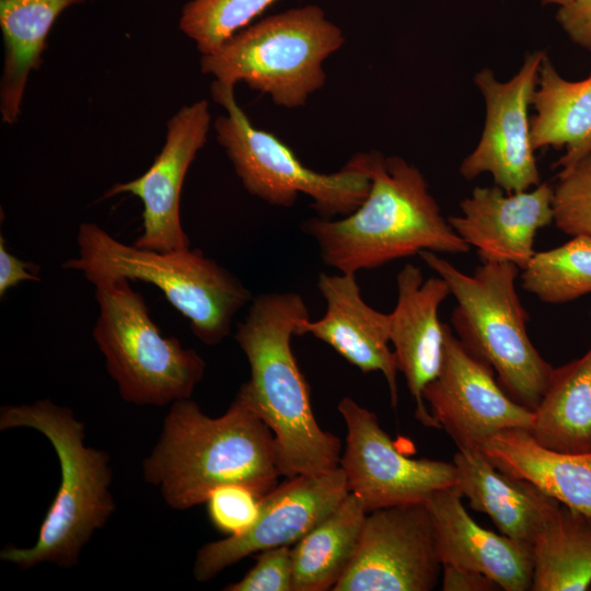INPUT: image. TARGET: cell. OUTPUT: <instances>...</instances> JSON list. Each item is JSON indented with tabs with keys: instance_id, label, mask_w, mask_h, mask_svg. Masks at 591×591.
Returning <instances> with one entry per match:
<instances>
[{
	"instance_id": "1",
	"label": "cell",
	"mask_w": 591,
	"mask_h": 591,
	"mask_svg": "<svg viewBox=\"0 0 591 591\" xmlns=\"http://www.w3.org/2000/svg\"><path fill=\"white\" fill-rule=\"evenodd\" d=\"M308 317L299 293H264L252 299L234 334L251 372L237 394L271 430L280 475L288 478L329 472L341 457L340 439L323 430L314 417L309 386L291 348L299 322Z\"/></svg>"
},
{
	"instance_id": "2",
	"label": "cell",
	"mask_w": 591,
	"mask_h": 591,
	"mask_svg": "<svg viewBox=\"0 0 591 591\" xmlns=\"http://www.w3.org/2000/svg\"><path fill=\"white\" fill-rule=\"evenodd\" d=\"M142 474L175 510L204 503L229 484L263 497L280 476L271 430L239 394L217 418L190 398L172 403Z\"/></svg>"
},
{
	"instance_id": "3",
	"label": "cell",
	"mask_w": 591,
	"mask_h": 591,
	"mask_svg": "<svg viewBox=\"0 0 591 591\" xmlns=\"http://www.w3.org/2000/svg\"><path fill=\"white\" fill-rule=\"evenodd\" d=\"M363 161L371 184L362 204L338 219L312 218L301 225L316 242L324 264L356 275L422 251H470L416 166L378 152L363 153Z\"/></svg>"
},
{
	"instance_id": "4",
	"label": "cell",
	"mask_w": 591,
	"mask_h": 591,
	"mask_svg": "<svg viewBox=\"0 0 591 591\" xmlns=\"http://www.w3.org/2000/svg\"><path fill=\"white\" fill-rule=\"evenodd\" d=\"M19 427L37 430L50 442L59 461L60 482L35 544L27 548L8 545L0 552V559L20 569L43 563L72 568L93 533L115 510L109 456L85 445L84 422L70 408L48 398L2 406L0 429Z\"/></svg>"
},
{
	"instance_id": "5",
	"label": "cell",
	"mask_w": 591,
	"mask_h": 591,
	"mask_svg": "<svg viewBox=\"0 0 591 591\" xmlns=\"http://www.w3.org/2000/svg\"><path fill=\"white\" fill-rule=\"evenodd\" d=\"M79 255L62 264L99 280H140L158 287L206 345L221 343L234 315L252 301L251 291L233 274L199 250L157 252L125 244L93 222L79 227Z\"/></svg>"
},
{
	"instance_id": "6",
	"label": "cell",
	"mask_w": 591,
	"mask_h": 591,
	"mask_svg": "<svg viewBox=\"0 0 591 591\" xmlns=\"http://www.w3.org/2000/svg\"><path fill=\"white\" fill-rule=\"evenodd\" d=\"M419 256L456 300L452 323L460 340L493 368L513 399L534 410L554 368L529 337L528 314L515 288L521 269L508 262H482L467 275L434 252Z\"/></svg>"
},
{
	"instance_id": "7",
	"label": "cell",
	"mask_w": 591,
	"mask_h": 591,
	"mask_svg": "<svg viewBox=\"0 0 591 591\" xmlns=\"http://www.w3.org/2000/svg\"><path fill=\"white\" fill-rule=\"evenodd\" d=\"M344 43L323 9L309 4L250 24L202 55L200 69L215 81L243 82L278 106L297 108L325 84L324 61Z\"/></svg>"
},
{
	"instance_id": "8",
	"label": "cell",
	"mask_w": 591,
	"mask_h": 591,
	"mask_svg": "<svg viewBox=\"0 0 591 591\" xmlns=\"http://www.w3.org/2000/svg\"><path fill=\"white\" fill-rule=\"evenodd\" d=\"M130 280H99V316L92 335L121 398L136 405L165 406L190 398L206 363L175 337H164L144 298Z\"/></svg>"
},
{
	"instance_id": "9",
	"label": "cell",
	"mask_w": 591,
	"mask_h": 591,
	"mask_svg": "<svg viewBox=\"0 0 591 591\" xmlns=\"http://www.w3.org/2000/svg\"><path fill=\"white\" fill-rule=\"evenodd\" d=\"M211 96L227 111L213 123L217 140L247 193L285 208L304 194L325 219L347 216L366 199L371 181L363 153L355 154L338 172L313 171L278 137L253 126L235 100L233 85L213 80Z\"/></svg>"
},
{
	"instance_id": "10",
	"label": "cell",
	"mask_w": 591,
	"mask_h": 591,
	"mask_svg": "<svg viewBox=\"0 0 591 591\" xmlns=\"http://www.w3.org/2000/svg\"><path fill=\"white\" fill-rule=\"evenodd\" d=\"M347 428L339 466L348 490L367 513L378 509L426 502L436 491L456 485L450 462L405 456L372 412L350 397L338 403Z\"/></svg>"
},
{
	"instance_id": "11",
	"label": "cell",
	"mask_w": 591,
	"mask_h": 591,
	"mask_svg": "<svg viewBox=\"0 0 591 591\" xmlns=\"http://www.w3.org/2000/svg\"><path fill=\"white\" fill-rule=\"evenodd\" d=\"M422 397L459 449L482 450L500 431L530 430L533 421V410L513 399L496 381L493 368L447 324L441 367Z\"/></svg>"
},
{
	"instance_id": "12",
	"label": "cell",
	"mask_w": 591,
	"mask_h": 591,
	"mask_svg": "<svg viewBox=\"0 0 591 591\" xmlns=\"http://www.w3.org/2000/svg\"><path fill=\"white\" fill-rule=\"evenodd\" d=\"M441 563L425 502L369 512L354 556L333 591H430Z\"/></svg>"
},
{
	"instance_id": "13",
	"label": "cell",
	"mask_w": 591,
	"mask_h": 591,
	"mask_svg": "<svg viewBox=\"0 0 591 591\" xmlns=\"http://www.w3.org/2000/svg\"><path fill=\"white\" fill-rule=\"evenodd\" d=\"M544 56L540 50L528 53L520 70L506 82L498 81L487 68L475 76L474 82L485 100L486 119L479 142L460 166L466 179L489 173L495 184L508 193L541 184L529 106Z\"/></svg>"
},
{
	"instance_id": "14",
	"label": "cell",
	"mask_w": 591,
	"mask_h": 591,
	"mask_svg": "<svg viewBox=\"0 0 591 591\" xmlns=\"http://www.w3.org/2000/svg\"><path fill=\"white\" fill-rule=\"evenodd\" d=\"M348 494L340 466L322 474L291 477L260 498L257 519L244 533L199 548L193 568L195 579L206 582L254 553L297 543Z\"/></svg>"
},
{
	"instance_id": "15",
	"label": "cell",
	"mask_w": 591,
	"mask_h": 591,
	"mask_svg": "<svg viewBox=\"0 0 591 591\" xmlns=\"http://www.w3.org/2000/svg\"><path fill=\"white\" fill-rule=\"evenodd\" d=\"M211 124L209 103L195 101L166 123L165 142L151 166L139 177L116 183L102 199L131 194L143 205L142 233L134 245L172 252L189 247L181 221V194L188 169L205 146Z\"/></svg>"
},
{
	"instance_id": "16",
	"label": "cell",
	"mask_w": 591,
	"mask_h": 591,
	"mask_svg": "<svg viewBox=\"0 0 591 591\" xmlns=\"http://www.w3.org/2000/svg\"><path fill=\"white\" fill-rule=\"evenodd\" d=\"M460 208L448 221L480 262H508L522 270L535 253L537 231L554 222L553 187L541 183L508 195L497 185L475 187Z\"/></svg>"
},
{
	"instance_id": "17",
	"label": "cell",
	"mask_w": 591,
	"mask_h": 591,
	"mask_svg": "<svg viewBox=\"0 0 591 591\" xmlns=\"http://www.w3.org/2000/svg\"><path fill=\"white\" fill-rule=\"evenodd\" d=\"M397 301L389 313L390 343L398 371L416 403V418L426 427L440 429L426 407L425 387L439 373L444 345V324L439 308L451 294L440 276L424 279L422 271L407 263L396 276Z\"/></svg>"
},
{
	"instance_id": "18",
	"label": "cell",
	"mask_w": 591,
	"mask_h": 591,
	"mask_svg": "<svg viewBox=\"0 0 591 591\" xmlns=\"http://www.w3.org/2000/svg\"><path fill=\"white\" fill-rule=\"evenodd\" d=\"M462 498L455 485L436 491L425 502L441 565L480 572L506 591L531 590L532 546L482 528Z\"/></svg>"
},
{
	"instance_id": "19",
	"label": "cell",
	"mask_w": 591,
	"mask_h": 591,
	"mask_svg": "<svg viewBox=\"0 0 591 591\" xmlns=\"http://www.w3.org/2000/svg\"><path fill=\"white\" fill-rule=\"evenodd\" d=\"M317 288L326 311L316 321L303 318L297 335L310 334L326 343L362 372H381L397 404V362L390 344L389 313L371 308L361 297L356 275L321 273Z\"/></svg>"
},
{
	"instance_id": "20",
	"label": "cell",
	"mask_w": 591,
	"mask_h": 591,
	"mask_svg": "<svg viewBox=\"0 0 591 591\" xmlns=\"http://www.w3.org/2000/svg\"><path fill=\"white\" fill-rule=\"evenodd\" d=\"M456 486L472 509L486 513L500 533L532 546L559 501L529 482L497 468L482 450L459 449Z\"/></svg>"
},
{
	"instance_id": "21",
	"label": "cell",
	"mask_w": 591,
	"mask_h": 591,
	"mask_svg": "<svg viewBox=\"0 0 591 591\" xmlns=\"http://www.w3.org/2000/svg\"><path fill=\"white\" fill-rule=\"evenodd\" d=\"M482 451L500 471L591 518V452L565 453L545 448L522 428L500 431Z\"/></svg>"
},
{
	"instance_id": "22",
	"label": "cell",
	"mask_w": 591,
	"mask_h": 591,
	"mask_svg": "<svg viewBox=\"0 0 591 591\" xmlns=\"http://www.w3.org/2000/svg\"><path fill=\"white\" fill-rule=\"evenodd\" d=\"M88 0H0L3 71L0 80L2 121L12 125L20 116L30 74L42 63L48 34L68 8Z\"/></svg>"
},
{
	"instance_id": "23",
	"label": "cell",
	"mask_w": 591,
	"mask_h": 591,
	"mask_svg": "<svg viewBox=\"0 0 591 591\" xmlns=\"http://www.w3.org/2000/svg\"><path fill=\"white\" fill-rule=\"evenodd\" d=\"M532 104L534 150L566 147L557 165L566 166L591 151V74L579 81L564 79L544 56Z\"/></svg>"
},
{
	"instance_id": "24",
	"label": "cell",
	"mask_w": 591,
	"mask_h": 591,
	"mask_svg": "<svg viewBox=\"0 0 591 591\" xmlns=\"http://www.w3.org/2000/svg\"><path fill=\"white\" fill-rule=\"evenodd\" d=\"M530 432L541 445L555 451L591 452V348L581 358L553 369L533 410Z\"/></svg>"
},
{
	"instance_id": "25",
	"label": "cell",
	"mask_w": 591,
	"mask_h": 591,
	"mask_svg": "<svg viewBox=\"0 0 591 591\" xmlns=\"http://www.w3.org/2000/svg\"><path fill=\"white\" fill-rule=\"evenodd\" d=\"M367 511L348 494L337 508L292 548L293 591H325L347 569L356 551Z\"/></svg>"
},
{
	"instance_id": "26",
	"label": "cell",
	"mask_w": 591,
	"mask_h": 591,
	"mask_svg": "<svg viewBox=\"0 0 591 591\" xmlns=\"http://www.w3.org/2000/svg\"><path fill=\"white\" fill-rule=\"evenodd\" d=\"M532 591L591 587V518L559 503L532 544Z\"/></svg>"
},
{
	"instance_id": "27",
	"label": "cell",
	"mask_w": 591,
	"mask_h": 591,
	"mask_svg": "<svg viewBox=\"0 0 591 591\" xmlns=\"http://www.w3.org/2000/svg\"><path fill=\"white\" fill-rule=\"evenodd\" d=\"M521 287L548 304L591 293V237L572 236L558 247L535 252L522 269Z\"/></svg>"
},
{
	"instance_id": "28",
	"label": "cell",
	"mask_w": 591,
	"mask_h": 591,
	"mask_svg": "<svg viewBox=\"0 0 591 591\" xmlns=\"http://www.w3.org/2000/svg\"><path fill=\"white\" fill-rule=\"evenodd\" d=\"M277 0H189L182 9L178 27L208 55L248 26Z\"/></svg>"
},
{
	"instance_id": "29",
	"label": "cell",
	"mask_w": 591,
	"mask_h": 591,
	"mask_svg": "<svg viewBox=\"0 0 591 591\" xmlns=\"http://www.w3.org/2000/svg\"><path fill=\"white\" fill-rule=\"evenodd\" d=\"M553 213L560 231L591 237V151L561 167L553 188Z\"/></svg>"
},
{
	"instance_id": "30",
	"label": "cell",
	"mask_w": 591,
	"mask_h": 591,
	"mask_svg": "<svg viewBox=\"0 0 591 591\" xmlns=\"http://www.w3.org/2000/svg\"><path fill=\"white\" fill-rule=\"evenodd\" d=\"M260 498L243 485H223L209 495L207 512L216 529L227 536L240 535L257 519Z\"/></svg>"
},
{
	"instance_id": "31",
	"label": "cell",
	"mask_w": 591,
	"mask_h": 591,
	"mask_svg": "<svg viewBox=\"0 0 591 591\" xmlns=\"http://www.w3.org/2000/svg\"><path fill=\"white\" fill-rule=\"evenodd\" d=\"M292 549L289 546L260 552L255 566L225 591H293Z\"/></svg>"
},
{
	"instance_id": "32",
	"label": "cell",
	"mask_w": 591,
	"mask_h": 591,
	"mask_svg": "<svg viewBox=\"0 0 591 591\" xmlns=\"http://www.w3.org/2000/svg\"><path fill=\"white\" fill-rule=\"evenodd\" d=\"M556 20L575 44L591 51V0H575L560 7Z\"/></svg>"
},
{
	"instance_id": "33",
	"label": "cell",
	"mask_w": 591,
	"mask_h": 591,
	"mask_svg": "<svg viewBox=\"0 0 591 591\" xmlns=\"http://www.w3.org/2000/svg\"><path fill=\"white\" fill-rule=\"evenodd\" d=\"M38 266L33 263L23 262L11 254L5 245L3 236H0V297L3 298L9 289L15 287L21 281H38L40 278L36 273Z\"/></svg>"
},
{
	"instance_id": "34",
	"label": "cell",
	"mask_w": 591,
	"mask_h": 591,
	"mask_svg": "<svg viewBox=\"0 0 591 591\" xmlns=\"http://www.w3.org/2000/svg\"><path fill=\"white\" fill-rule=\"evenodd\" d=\"M442 590L444 591H493L499 586L487 576L467 569L442 566Z\"/></svg>"
},
{
	"instance_id": "35",
	"label": "cell",
	"mask_w": 591,
	"mask_h": 591,
	"mask_svg": "<svg viewBox=\"0 0 591 591\" xmlns=\"http://www.w3.org/2000/svg\"><path fill=\"white\" fill-rule=\"evenodd\" d=\"M543 4H557L560 7H565L573 2L575 0H541Z\"/></svg>"
}]
</instances>
